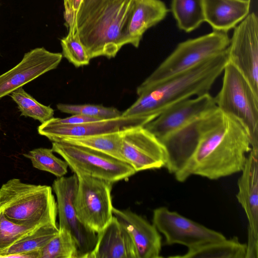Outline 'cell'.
Masks as SVG:
<instances>
[{
    "label": "cell",
    "mask_w": 258,
    "mask_h": 258,
    "mask_svg": "<svg viewBox=\"0 0 258 258\" xmlns=\"http://www.w3.org/2000/svg\"><path fill=\"white\" fill-rule=\"evenodd\" d=\"M78 184L74 205L79 220L96 233L113 217L111 197L113 182L87 175H77Z\"/></svg>",
    "instance_id": "8"
},
{
    "label": "cell",
    "mask_w": 258,
    "mask_h": 258,
    "mask_svg": "<svg viewBox=\"0 0 258 258\" xmlns=\"http://www.w3.org/2000/svg\"><path fill=\"white\" fill-rule=\"evenodd\" d=\"M251 0H204L205 21L227 33L249 14Z\"/></svg>",
    "instance_id": "21"
},
{
    "label": "cell",
    "mask_w": 258,
    "mask_h": 258,
    "mask_svg": "<svg viewBox=\"0 0 258 258\" xmlns=\"http://www.w3.org/2000/svg\"><path fill=\"white\" fill-rule=\"evenodd\" d=\"M199 130L194 153L174 174L178 181L191 175L216 180L242 171L252 147L249 134L239 120L216 107L200 118Z\"/></svg>",
    "instance_id": "1"
},
{
    "label": "cell",
    "mask_w": 258,
    "mask_h": 258,
    "mask_svg": "<svg viewBox=\"0 0 258 258\" xmlns=\"http://www.w3.org/2000/svg\"><path fill=\"white\" fill-rule=\"evenodd\" d=\"M147 123L140 117L121 115L75 125L53 124L45 122L38 126V132L52 142L63 137H81L120 132L129 127L144 125Z\"/></svg>",
    "instance_id": "16"
},
{
    "label": "cell",
    "mask_w": 258,
    "mask_h": 258,
    "mask_svg": "<svg viewBox=\"0 0 258 258\" xmlns=\"http://www.w3.org/2000/svg\"><path fill=\"white\" fill-rule=\"evenodd\" d=\"M64 8H72V0H63Z\"/></svg>",
    "instance_id": "35"
},
{
    "label": "cell",
    "mask_w": 258,
    "mask_h": 258,
    "mask_svg": "<svg viewBox=\"0 0 258 258\" xmlns=\"http://www.w3.org/2000/svg\"><path fill=\"white\" fill-rule=\"evenodd\" d=\"M222 87L214 97L216 106L239 120L248 131L252 150L258 152V94L243 74L228 62Z\"/></svg>",
    "instance_id": "5"
},
{
    "label": "cell",
    "mask_w": 258,
    "mask_h": 258,
    "mask_svg": "<svg viewBox=\"0 0 258 258\" xmlns=\"http://www.w3.org/2000/svg\"><path fill=\"white\" fill-rule=\"evenodd\" d=\"M100 119H102L80 114H74L66 118L53 117L46 122L53 124L75 125Z\"/></svg>",
    "instance_id": "32"
},
{
    "label": "cell",
    "mask_w": 258,
    "mask_h": 258,
    "mask_svg": "<svg viewBox=\"0 0 258 258\" xmlns=\"http://www.w3.org/2000/svg\"><path fill=\"white\" fill-rule=\"evenodd\" d=\"M62 53L37 47L25 53L22 60L0 75V99L50 71L56 69Z\"/></svg>",
    "instance_id": "15"
},
{
    "label": "cell",
    "mask_w": 258,
    "mask_h": 258,
    "mask_svg": "<svg viewBox=\"0 0 258 258\" xmlns=\"http://www.w3.org/2000/svg\"><path fill=\"white\" fill-rule=\"evenodd\" d=\"M78 184L76 174L55 179L52 188L56 197L59 229L68 231L77 242L79 258H87L94 249L97 233L86 227L78 219L74 200Z\"/></svg>",
    "instance_id": "10"
},
{
    "label": "cell",
    "mask_w": 258,
    "mask_h": 258,
    "mask_svg": "<svg viewBox=\"0 0 258 258\" xmlns=\"http://www.w3.org/2000/svg\"><path fill=\"white\" fill-rule=\"evenodd\" d=\"M229 43L227 33L216 31L183 41L141 84H152L185 72L224 51Z\"/></svg>",
    "instance_id": "6"
},
{
    "label": "cell",
    "mask_w": 258,
    "mask_h": 258,
    "mask_svg": "<svg viewBox=\"0 0 258 258\" xmlns=\"http://www.w3.org/2000/svg\"><path fill=\"white\" fill-rule=\"evenodd\" d=\"M38 227L16 223L0 211V252Z\"/></svg>",
    "instance_id": "31"
},
{
    "label": "cell",
    "mask_w": 258,
    "mask_h": 258,
    "mask_svg": "<svg viewBox=\"0 0 258 258\" xmlns=\"http://www.w3.org/2000/svg\"><path fill=\"white\" fill-rule=\"evenodd\" d=\"M246 244L237 237L209 242L188 249L183 255L171 256L178 258H245Z\"/></svg>",
    "instance_id": "22"
},
{
    "label": "cell",
    "mask_w": 258,
    "mask_h": 258,
    "mask_svg": "<svg viewBox=\"0 0 258 258\" xmlns=\"http://www.w3.org/2000/svg\"><path fill=\"white\" fill-rule=\"evenodd\" d=\"M201 117L160 140L167 153L165 168L170 173L175 174L181 169L194 153L199 139Z\"/></svg>",
    "instance_id": "19"
},
{
    "label": "cell",
    "mask_w": 258,
    "mask_h": 258,
    "mask_svg": "<svg viewBox=\"0 0 258 258\" xmlns=\"http://www.w3.org/2000/svg\"><path fill=\"white\" fill-rule=\"evenodd\" d=\"M228 62L227 49L191 69L161 81L137 88L138 97L122 112L123 117H138L147 123L171 105L209 93Z\"/></svg>",
    "instance_id": "2"
},
{
    "label": "cell",
    "mask_w": 258,
    "mask_h": 258,
    "mask_svg": "<svg viewBox=\"0 0 258 258\" xmlns=\"http://www.w3.org/2000/svg\"><path fill=\"white\" fill-rule=\"evenodd\" d=\"M51 149L62 157L77 175H87L114 183L136 173L127 162L86 147L52 142Z\"/></svg>",
    "instance_id": "7"
},
{
    "label": "cell",
    "mask_w": 258,
    "mask_h": 258,
    "mask_svg": "<svg viewBox=\"0 0 258 258\" xmlns=\"http://www.w3.org/2000/svg\"><path fill=\"white\" fill-rule=\"evenodd\" d=\"M171 11L179 29L186 32L205 22L204 0H172Z\"/></svg>",
    "instance_id": "24"
},
{
    "label": "cell",
    "mask_w": 258,
    "mask_h": 258,
    "mask_svg": "<svg viewBox=\"0 0 258 258\" xmlns=\"http://www.w3.org/2000/svg\"><path fill=\"white\" fill-rule=\"evenodd\" d=\"M57 108L60 111L74 114L107 119L117 117L121 115L122 112L114 107H105L95 104H71L58 103Z\"/></svg>",
    "instance_id": "30"
},
{
    "label": "cell",
    "mask_w": 258,
    "mask_h": 258,
    "mask_svg": "<svg viewBox=\"0 0 258 258\" xmlns=\"http://www.w3.org/2000/svg\"><path fill=\"white\" fill-rule=\"evenodd\" d=\"M227 55L228 61L243 74L258 94V19L254 13L234 28Z\"/></svg>",
    "instance_id": "12"
},
{
    "label": "cell",
    "mask_w": 258,
    "mask_h": 258,
    "mask_svg": "<svg viewBox=\"0 0 258 258\" xmlns=\"http://www.w3.org/2000/svg\"><path fill=\"white\" fill-rule=\"evenodd\" d=\"M83 0H72V7L77 16V14L81 6Z\"/></svg>",
    "instance_id": "34"
},
{
    "label": "cell",
    "mask_w": 258,
    "mask_h": 258,
    "mask_svg": "<svg viewBox=\"0 0 258 258\" xmlns=\"http://www.w3.org/2000/svg\"><path fill=\"white\" fill-rule=\"evenodd\" d=\"M57 225L40 226L0 252L2 255L8 253H28L39 251L58 232Z\"/></svg>",
    "instance_id": "25"
},
{
    "label": "cell",
    "mask_w": 258,
    "mask_h": 258,
    "mask_svg": "<svg viewBox=\"0 0 258 258\" xmlns=\"http://www.w3.org/2000/svg\"><path fill=\"white\" fill-rule=\"evenodd\" d=\"M238 180L236 198L248 222L245 258L258 257V152L248 153Z\"/></svg>",
    "instance_id": "14"
},
{
    "label": "cell",
    "mask_w": 258,
    "mask_h": 258,
    "mask_svg": "<svg viewBox=\"0 0 258 258\" xmlns=\"http://www.w3.org/2000/svg\"><path fill=\"white\" fill-rule=\"evenodd\" d=\"M55 142L86 147L124 161L121 154L120 131L81 137H63Z\"/></svg>",
    "instance_id": "23"
},
{
    "label": "cell",
    "mask_w": 258,
    "mask_h": 258,
    "mask_svg": "<svg viewBox=\"0 0 258 258\" xmlns=\"http://www.w3.org/2000/svg\"><path fill=\"white\" fill-rule=\"evenodd\" d=\"M120 135L122 157L136 172L165 167L168 155L164 145L144 125L126 128Z\"/></svg>",
    "instance_id": "11"
},
{
    "label": "cell",
    "mask_w": 258,
    "mask_h": 258,
    "mask_svg": "<svg viewBox=\"0 0 258 258\" xmlns=\"http://www.w3.org/2000/svg\"><path fill=\"white\" fill-rule=\"evenodd\" d=\"M113 215L129 232L135 246L138 258H159L162 241L160 232L141 216L113 207Z\"/></svg>",
    "instance_id": "17"
},
{
    "label": "cell",
    "mask_w": 258,
    "mask_h": 258,
    "mask_svg": "<svg viewBox=\"0 0 258 258\" xmlns=\"http://www.w3.org/2000/svg\"><path fill=\"white\" fill-rule=\"evenodd\" d=\"M68 28V34L60 40L62 56L76 68L88 65L91 58L81 41L76 23Z\"/></svg>",
    "instance_id": "29"
},
{
    "label": "cell",
    "mask_w": 258,
    "mask_h": 258,
    "mask_svg": "<svg viewBox=\"0 0 258 258\" xmlns=\"http://www.w3.org/2000/svg\"><path fill=\"white\" fill-rule=\"evenodd\" d=\"M168 12L160 0H134L124 31L126 44L138 47L145 32L163 20Z\"/></svg>",
    "instance_id": "20"
},
{
    "label": "cell",
    "mask_w": 258,
    "mask_h": 258,
    "mask_svg": "<svg viewBox=\"0 0 258 258\" xmlns=\"http://www.w3.org/2000/svg\"><path fill=\"white\" fill-rule=\"evenodd\" d=\"M0 129H1V124H0Z\"/></svg>",
    "instance_id": "36"
},
{
    "label": "cell",
    "mask_w": 258,
    "mask_h": 258,
    "mask_svg": "<svg viewBox=\"0 0 258 258\" xmlns=\"http://www.w3.org/2000/svg\"><path fill=\"white\" fill-rule=\"evenodd\" d=\"M38 258H79L77 242L68 231L59 229L58 233L39 251Z\"/></svg>",
    "instance_id": "26"
},
{
    "label": "cell",
    "mask_w": 258,
    "mask_h": 258,
    "mask_svg": "<svg viewBox=\"0 0 258 258\" xmlns=\"http://www.w3.org/2000/svg\"><path fill=\"white\" fill-rule=\"evenodd\" d=\"M102 0H83L77 14V26L88 16L99 4Z\"/></svg>",
    "instance_id": "33"
},
{
    "label": "cell",
    "mask_w": 258,
    "mask_h": 258,
    "mask_svg": "<svg viewBox=\"0 0 258 258\" xmlns=\"http://www.w3.org/2000/svg\"><path fill=\"white\" fill-rule=\"evenodd\" d=\"M134 0H102L77 27L91 59L114 57L126 45L124 31Z\"/></svg>",
    "instance_id": "3"
},
{
    "label": "cell",
    "mask_w": 258,
    "mask_h": 258,
    "mask_svg": "<svg viewBox=\"0 0 258 258\" xmlns=\"http://www.w3.org/2000/svg\"><path fill=\"white\" fill-rule=\"evenodd\" d=\"M87 258H138V255L129 232L113 216L97 233L95 247Z\"/></svg>",
    "instance_id": "18"
},
{
    "label": "cell",
    "mask_w": 258,
    "mask_h": 258,
    "mask_svg": "<svg viewBox=\"0 0 258 258\" xmlns=\"http://www.w3.org/2000/svg\"><path fill=\"white\" fill-rule=\"evenodd\" d=\"M9 95L17 103L21 116L30 117L41 123L53 117L54 110L51 107L38 102L22 87L17 89Z\"/></svg>",
    "instance_id": "27"
},
{
    "label": "cell",
    "mask_w": 258,
    "mask_h": 258,
    "mask_svg": "<svg viewBox=\"0 0 258 258\" xmlns=\"http://www.w3.org/2000/svg\"><path fill=\"white\" fill-rule=\"evenodd\" d=\"M216 107L214 97L206 93L171 105L144 126L161 140Z\"/></svg>",
    "instance_id": "13"
},
{
    "label": "cell",
    "mask_w": 258,
    "mask_h": 258,
    "mask_svg": "<svg viewBox=\"0 0 258 258\" xmlns=\"http://www.w3.org/2000/svg\"><path fill=\"white\" fill-rule=\"evenodd\" d=\"M0 211L10 220L40 227L57 225V204L52 188L12 178L0 188Z\"/></svg>",
    "instance_id": "4"
},
{
    "label": "cell",
    "mask_w": 258,
    "mask_h": 258,
    "mask_svg": "<svg viewBox=\"0 0 258 258\" xmlns=\"http://www.w3.org/2000/svg\"><path fill=\"white\" fill-rule=\"evenodd\" d=\"M52 149L38 148L30 151L23 156L30 159L32 166L40 170L49 172L57 177L63 176L68 172V165L56 157Z\"/></svg>",
    "instance_id": "28"
},
{
    "label": "cell",
    "mask_w": 258,
    "mask_h": 258,
    "mask_svg": "<svg viewBox=\"0 0 258 258\" xmlns=\"http://www.w3.org/2000/svg\"><path fill=\"white\" fill-rule=\"evenodd\" d=\"M153 224L164 237V245L175 244L185 246L188 249L205 243L226 238L221 233L210 229L167 208L155 209Z\"/></svg>",
    "instance_id": "9"
}]
</instances>
